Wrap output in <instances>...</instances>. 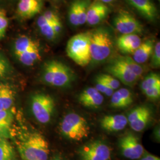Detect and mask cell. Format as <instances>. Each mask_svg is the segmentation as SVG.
<instances>
[{
	"label": "cell",
	"instance_id": "6da1fadb",
	"mask_svg": "<svg viewBox=\"0 0 160 160\" xmlns=\"http://www.w3.org/2000/svg\"><path fill=\"white\" fill-rule=\"evenodd\" d=\"M17 149L23 160H48L50 152L46 138L38 132L20 134L15 138Z\"/></svg>",
	"mask_w": 160,
	"mask_h": 160
},
{
	"label": "cell",
	"instance_id": "7a4b0ae2",
	"mask_svg": "<svg viewBox=\"0 0 160 160\" xmlns=\"http://www.w3.org/2000/svg\"><path fill=\"white\" fill-rule=\"evenodd\" d=\"M109 74L127 86L134 85L143 74V67L135 62L131 57H119L106 67Z\"/></svg>",
	"mask_w": 160,
	"mask_h": 160
},
{
	"label": "cell",
	"instance_id": "3957f363",
	"mask_svg": "<svg viewBox=\"0 0 160 160\" xmlns=\"http://www.w3.org/2000/svg\"><path fill=\"white\" fill-rule=\"evenodd\" d=\"M42 81L55 87H67L75 78L74 71L65 63L58 60H50L44 63L41 74Z\"/></svg>",
	"mask_w": 160,
	"mask_h": 160
},
{
	"label": "cell",
	"instance_id": "277c9868",
	"mask_svg": "<svg viewBox=\"0 0 160 160\" xmlns=\"http://www.w3.org/2000/svg\"><path fill=\"white\" fill-rule=\"evenodd\" d=\"M113 50V41L110 32L105 28H99L91 32V61L100 63L108 59Z\"/></svg>",
	"mask_w": 160,
	"mask_h": 160
},
{
	"label": "cell",
	"instance_id": "5b68a950",
	"mask_svg": "<svg viewBox=\"0 0 160 160\" xmlns=\"http://www.w3.org/2000/svg\"><path fill=\"white\" fill-rule=\"evenodd\" d=\"M90 35L91 32L75 34L67 45L68 57L81 67H86L91 62Z\"/></svg>",
	"mask_w": 160,
	"mask_h": 160
},
{
	"label": "cell",
	"instance_id": "8992f818",
	"mask_svg": "<svg viewBox=\"0 0 160 160\" xmlns=\"http://www.w3.org/2000/svg\"><path fill=\"white\" fill-rule=\"evenodd\" d=\"M59 129L64 137L75 141H82L90 132L88 122L76 113L67 114L60 123Z\"/></svg>",
	"mask_w": 160,
	"mask_h": 160
},
{
	"label": "cell",
	"instance_id": "52a82bcc",
	"mask_svg": "<svg viewBox=\"0 0 160 160\" xmlns=\"http://www.w3.org/2000/svg\"><path fill=\"white\" fill-rule=\"evenodd\" d=\"M30 108L36 120L42 124H46L51 120L55 109V103L49 94L36 93L31 97Z\"/></svg>",
	"mask_w": 160,
	"mask_h": 160
},
{
	"label": "cell",
	"instance_id": "ba28073f",
	"mask_svg": "<svg viewBox=\"0 0 160 160\" xmlns=\"http://www.w3.org/2000/svg\"><path fill=\"white\" fill-rule=\"evenodd\" d=\"M78 154L81 160H110L112 149L102 141H94L82 145Z\"/></svg>",
	"mask_w": 160,
	"mask_h": 160
},
{
	"label": "cell",
	"instance_id": "9c48e42d",
	"mask_svg": "<svg viewBox=\"0 0 160 160\" xmlns=\"http://www.w3.org/2000/svg\"><path fill=\"white\" fill-rule=\"evenodd\" d=\"M116 30L122 34H142L143 27L137 19L126 10H122L117 13L113 20Z\"/></svg>",
	"mask_w": 160,
	"mask_h": 160
},
{
	"label": "cell",
	"instance_id": "30bf717a",
	"mask_svg": "<svg viewBox=\"0 0 160 160\" xmlns=\"http://www.w3.org/2000/svg\"><path fill=\"white\" fill-rule=\"evenodd\" d=\"M118 145L121 154L129 160L140 159L145 153L144 148L139 139L132 133H128L120 138Z\"/></svg>",
	"mask_w": 160,
	"mask_h": 160
},
{
	"label": "cell",
	"instance_id": "8fae6325",
	"mask_svg": "<svg viewBox=\"0 0 160 160\" xmlns=\"http://www.w3.org/2000/svg\"><path fill=\"white\" fill-rule=\"evenodd\" d=\"M128 3L146 20L154 22L158 16L157 7L152 0H127Z\"/></svg>",
	"mask_w": 160,
	"mask_h": 160
},
{
	"label": "cell",
	"instance_id": "7c38bea8",
	"mask_svg": "<svg viewBox=\"0 0 160 160\" xmlns=\"http://www.w3.org/2000/svg\"><path fill=\"white\" fill-rule=\"evenodd\" d=\"M109 12V7L106 4L96 1L88 7L86 23L90 26L97 25L107 17Z\"/></svg>",
	"mask_w": 160,
	"mask_h": 160
},
{
	"label": "cell",
	"instance_id": "4fadbf2b",
	"mask_svg": "<svg viewBox=\"0 0 160 160\" xmlns=\"http://www.w3.org/2000/svg\"><path fill=\"white\" fill-rule=\"evenodd\" d=\"M43 2L44 0H18L17 14L24 19H30L41 12Z\"/></svg>",
	"mask_w": 160,
	"mask_h": 160
},
{
	"label": "cell",
	"instance_id": "5bb4252c",
	"mask_svg": "<svg viewBox=\"0 0 160 160\" xmlns=\"http://www.w3.org/2000/svg\"><path fill=\"white\" fill-rule=\"evenodd\" d=\"M78 100L86 108L97 109L103 104L104 97L95 87H89L81 92Z\"/></svg>",
	"mask_w": 160,
	"mask_h": 160
},
{
	"label": "cell",
	"instance_id": "9a60e30c",
	"mask_svg": "<svg viewBox=\"0 0 160 160\" xmlns=\"http://www.w3.org/2000/svg\"><path fill=\"white\" fill-rule=\"evenodd\" d=\"M128 121L123 114L108 115L100 120V126L104 130L108 132H119L125 129Z\"/></svg>",
	"mask_w": 160,
	"mask_h": 160
},
{
	"label": "cell",
	"instance_id": "2e32d148",
	"mask_svg": "<svg viewBox=\"0 0 160 160\" xmlns=\"http://www.w3.org/2000/svg\"><path fill=\"white\" fill-rule=\"evenodd\" d=\"M141 43V39L138 34H122L117 40V46L122 53L132 54Z\"/></svg>",
	"mask_w": 160,
	"mask_h": 160
},
{
	"label": "cell",
	"instance_id": "e0dca14e",
	"mask_svg": "<svg viewBox=\"0 0 160 160\" xmlns=\"http://www.w3.org/2000/svg\"><path fill=\"white\" fill-rule=\"evenodd\" d=\"M16 97V91L9 83L0 82V110H10Z\"/></svg>",
	"mask_w": 160,
	"mask_h": 160
},
{
	"label": "cell",
	"instance_id": "ac0fdd59",
	"mask_svg": "<svg viewBox=\"0 0 160 160\" xmlns=\"http://www.w3.org/2000/svg\"><path fill=\"white\" fill-rule=\"evenodd\" d=\"M133 102V94L128 88H122L114 92L111 96V106L122 109L128 107Z\"/></svg>",
	"mask_w": 160,
	"mask_h": 160
},
{
	"label": "cell",
	"instance_id": "d6986e66",
	"mask_svg": "<svg viewBox=\"0 0 160 160\" xmlns=\"http://www.w3.org/2000/svg\"><path fill=\"white\" fill-rule=\"evenodd\" d=\"M154 45V41L152 39L144 41L132 53V58L139 65L145 63L151 57Z\"/></svg>",
	"mask_w": 160,
	"mask_h": 160
},
{
	"label": "cell",
	"instance_id": "ffe728a7",
	"mask_svg": "<svg viewBox=\"0 0 160 160\" xmlns=\"http://www.w3.org/2000/svg\"><path fill=\"white\" fill-rule=\"evenodd\" d=\"M38 48H40L39 43L26 35L20 36L17 38L14 41L12 46L13 53L15 57L25 52Z\"/></svg>",
	"mask_w": 160,
	"mask_h": 160
},
{
	"label": "cell",
	"instance_id": "44dd1931",
	"mask_svg": "<svg viewBox=\"0 0 160 160\" xmlns=\"http://www.w3.org/2000/svg\"><path fill=\"white\" fill-rule=\"evenodd\" d=\"M16 58L24 65L28 67L32 66L41 59L40 48L25 52L17 55Z\"/></svg>",
	"mask_w": 160,
	"mask_h": 160
},
{
	"label": "cell",
	"instance_id": "7402d4cb",
	"mask_svg": "<svg viewBox=\"0 0 160 160\" xmlns=\"http://www.w3.org/2000/svg\"><path fill=\"white\" fill-rule=\"evenodd\" d=\"M37 25L42 34L48 40H54L57 38L58 36L53 29L51 23L48 22L43 15L38 18Z\"/></svg>",
	"mask_w": 160,
	"mask_h": 160
},
{
	"label": "cell",
	"instance_id": "603a6c76",
	"mask_svg": "<svg viewBox=\"0 0 160 160\" xmlns=\"http://www.w3.org/2000/svg\"><path fill=\"white\" fill-rule=\"evenodd\" d=\"M0 160H17L13 147L4 138H0Z\"/></svg>",
	"mask_w": 160,
	"mask_h": 160
},
{
	"label": "cell",
	"instance_id": "cb8c5ba5",
	"mask_svg": "<svg viewBox=\"0 0 160 160\" xmlns=\"http://www.w3.org/2000/svg\"><path fill=\"white\" fill-rule=\"evenodd\" d=\"M151 110L149 109L137 119L129 123L131 128L134 131L138 132L142 131L148 126L149 122L151 121Z\"/></svg>",
	"mask_w": 160,
	"mask_h": 160
},
{
	"label": "cell",
	"instance_id": "d4e9b609",
	"mask_svg": "<svg viewBox=\"0 0 160 160\" xmlns=\"http://www.w3.org/2000/svg\"><path fill=\"white\" fill-rule=\"evenodd\" d=\"M12 72L11 63L5 55L0 53V82L9 78Z\"/></svg>",
	"mask_w": 160,
	"mask_h": 160
},
{
	"label": "cell",
	"instance_id": "484cf974",
	"mask_svg": "<svg viewBox=\"0 0 160 160\" xmlns=\"http://www.w3.org/2000/svg\"><path fill=\"white\" fill-rule=\"evenodd\" d=\"M160 84V75L157 73H150L147 75L141 84V88L142 92L149 88Z\"/></svg>",
	"mask_w": 160,
	"mask_h": 160
},
{
	"label": "cell",
	"instance_id": "4316f807",
	"mask_svg": "<svg viewBox=\"0 0 160 160\" xmlns=\"http://www.w3.org/2000/svg\"><path fill=\"white\" fill-rule=\"evenodd\" d=\"M90 4L89 0H78V26L86 23L87 11Z\"/></svg>",
	"mask_w": 160,
	"mask_h": 160
},
{
	"label": "cell",
	"instance_id": "83f0119b",
	"mask_svg": "<svg viewBox=\"0 0 160 160\" xmlns=\"http://www.w3.org/2000/svg\"><path fill=\"white\" fill-rule=\"evenodd\" d=\"M69 21L74 26H78V0L74 1L69 8Z\"/></svg>",
	"mask_w": 160,
	"mask_h": 160
},
{
	"label": "cell",
	"instance_id": "f1b7e54d",
	"mask_svg": "<svg viewBox=\"0 0 160 160\" xmlns=\"http://www.w3.org/2000/svg\"><path fill=\"white\" fill-rule=\"evenodd\" d=\"M97 77L114 91L118 89L120 87V81L111 75L102 74L97 75Z\"/></svg>",
	"mask_w": 160,
	"mask_h": 160
},
{
	"label": "cell",
	"instance_id": "f546056e",
	"mask_svg": "<svg viewBox=\"0 0 160 160\" xmlns=\"http://www.w3.org/2000/svg\"><path fill=\"white\" fill-rule=\"evenodd\" d=\"M149 109L148 107L146 106H139L135 108V109L131 110L127 117L128 121L129 123L137 119L142 114L144 113L146 111Z\"/></svg>",
	"mask_w": 160,
	"mask_h": 160
},
{
	"label": "cell",
	"instance_id": "4dcf8cb0",
	"mask_svg": "<svg viewBox=\"0 0 160 160\" xmlns=\"http://www.w3.org/2000/svg\"><path fill=\"white\" fill-rule=\"evenodd\" d=\"M151 66L153 68H158L160 67V42H157L155 44L154 51L151 55Z\"/></svg>",
	"mask_w": 160,
	"mask_h": 160
},
{
	"label": "cell",
	"instance_id": "1f68e13d",
	"mask_svg": "<svg viewBox=\"0 0 160 160\" xmlns=\"http://www.w3.org/2000/svg\"><path fill=\"white\" fill-rule=\"evenodd\" d=\"M95 88L101 94H103L108 97H111L114 92L113 90H112L110 87H109V86L106 85L104 82H103L100 79H99L97 77L96 78Z\"/></svg>",
	"mask_w": 160,
	"mask_h": 160
},
{
	"label": "cell",
	"instance_id": "d6a6232c",
	"mask_svg": "<svg viewBox=\"0 0 160 160\" xmlns=\"http://www.w3.org/2000/svg\"><path fill=\"white\" fill-rule=\"evenodd\" d=\"M14 119V114L10 110H0V123L12 127Z\"/></svg>",
	"mask_w": 160,
	"mask_h": 160
},
{
	"label": "cell",
	"instance_id": "836d02e7",
	"mask_svg": "<svg viewBox=\"0 0 160 160\" xmlns=\"http://www.w3.org/2000/svg\"><path fill=\"white\" fill-rule=\"evenodd\" d=\"M143 92L149 99L157 100L160 97V84L153 86Z\"/></svg>",
	"mask_w": 160,
	"mask_h": 160
},
{
	"label": "cell",
	"instance_id": "e575fe53",
	"mask_svg": "<svg viewBox=\"0 0 160 160\" xmlns=\"http://www.w3.org/2000/svg\"><path fill=\"white\" fill-rule=\"evenodd\" d=\"M8 26V20L6 14H0V40L4 38Z\"/></svg>",
	"mask_w": 160,
	"mask_h": 160
},
{
	"label": "cell",
	"instance_id": "d590c367",
	"mask_svg": "<svg viewBox=\"0 0 160 160\" xmlns=\"http://www.w3.org/2000/svg\"><path fill=\"white\" fill-rule=\"evenodd\" d=\"M12 138V128L0 123V138L8 139Z\"/></svg>",
	"mask_w": 160,
	"mask_h": 160
},
{
	"label": "cell",
	"instance_id": "8d00e7d4",
	"mask_svg": "<svg viewBox=\"0 0 160 160\" xmlns=\"http://www.w3.org/2000/svg\"><path fill=\"white\" fill-rule=\"evenodd\" d=\"M42 15L46 18V20L48 22H49V23H53L55 21L60 19L59 17H58V16L55 12L51 11V10L46 11Z\"/></svg>",
	"mask_w": 160,
	"mask_h": 160
},
{
	"label": "cell",
	"instance_id": "74e56055",
	"mask_svg": "<svg viewBox=\"0 0 160 160\" xmlns=\"http://www.w3.org/2000/svg\"><path fill=\"white\" fill-rule=\"evenodd\" d=\"M51 24L55 33H56L57 36L58 37V36L61 33L62 30V23H61L60 19L52 23Z\"/></svg>",
	"mask_w": 160,
	"mask_h": 160
},
{
	"label": "cell",
	"instance_id": "f35d334b",
	"mask_svg": "<svg viewBox=\"0 0 160 160\" xmlns=\"http://www.w3.org/2000/svg\"><path fill=\"white\" fill-rule=\"evenodd\" d=\"M140 160H160V158L154 155L149 153H144Z\"/></svg>",
	"mask_w": 160,
	"mask_h": 160
},
{
	"label": "cell",
	"instance_id": "ab89813d",
	"mask_svg": "<svg viewBox=\"0 0 160 160\" xmlns=\"http://www.w3.org/2000/svg\"><path fill=\"white\" fill-rule=\"evenodd\" d=\"M155 137L156 138V139H158V141H160V128H155V131L154 132Z\"/></svg>",
	"mask_w": 160,
	"mask_h": 160
},
{
	"label": "cell",
	"instance_id": "60d3db41",
	"mask_svg": "<svg viewBox=\"0 0 160 160\" xmlns=\"http://www.w3.org/2000/svg\"><path fill=\"white\" fill-rule=\"evenodd\" d=\"M97 1L103 2L104 4H107V3H110L113 2L114 0H97Z\"/></svg>",
	"mask_w": 160,
	"mask_h": 160
},
{
	"label": "cell",
	"instance_id": "b9f144b4",
	"mask_svg": "<svg viewBox=\"0 0 160 160\" xmlns=\"http://www.w3.org/2000/svg\"><path fill=\"white\" fill-rule=\"evenodd\" d=\"M50 160H63V158H62L61 157H59V155H55L54 157H53Z\"/></svg>",
	"mask_w": 160,
	"mask_h": 160
},
{
	"label": "cell",
	"instance_id": "7bdbcfd3",
	"mask_svg": "<svg viewBox=\"0 0 160 160\" xmlns=\"http://www.w3.org/2000/svg\"><path fill=\"white\" fill-rule=\"evenodd\" d=\"M0 14H6L5 11L4 10V9L0 6Z\"/></svg>",
	"mask_w": 160,
	"mask_h": 160
},
{
	"label": "cell",
	"instance_id": "ee69618b",
	"mask_svg": "<svg viewBox=\"0 0 160 160\" xmlns=\"http://www.w3.org/2000/svg\"><path fill=\"white\" fill-rule=\"evenodd\" d=\"M158 1H160V0H158Z\"/></svg>",
	"mask_w": 160,
	"mask_h": 160
}]
</instances>
